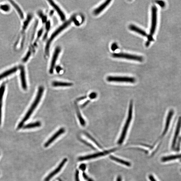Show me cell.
I'll use <instances>...</instances> for the list:
<instances>
[{"mask_svg": "<svg viewBox=\"0 0 181 181\" xmlns=\"http://www.w3.org/2000/svg\"><path fill=\"white\" fill-rule=\"evenodd\" d=\"M151 25L150 30L149 37H153L157 25V8L155 6H153L152 8Z\"/></svg>", "mask_w": 181, "mask_h": 181, "instance_id": "5b68a950", "label": "cell"}, {"mask_svg": "<svg viewBox=\"0 0 181 181\" xmlns=\"http://www.w3.org/2000/svg\"></svg>", "mask_w": 181, "mask_h": 181, "instance_id": "74e56055", "label": "cell"}, {"mask_svg": "<svg viewBox=\"0 0 181 181\" xmlns=\"http://www.w3.org/2000/svg\"><path fill=\"white\" fill-rule=\"evenodd\" d=\"M112 56L114 58L126 59L138 62L143 61V57L141 56L123 53H113Z\"/></svg>", "mask_w": 181, "mask_h": 181, "instance_id": "8992f818", "label": "cell"}, {"mask_svg": "<svg viewBox=\"0 0 181 181\" xmlns=\"http://www.w3.org/2000/svg\"><path fill=\"white\" fill-rule=\"evenodd\" d=\"M67 160L68 159L66 158L63 159L62 162L59 165L58 167L53 171L52 173L49 174V175L45 178L44 181H49L50 179H52L53 176H55L56 174L59 173L60 171L61 170L63 166L65 165Z\"/></svg>", "mask_w": 181, "mask_h": 181, "instance_id": "52a82bcc", "label": "cell"}, {"mask_svg": "<svg viewBox=\"0 0 181 181\" xmlns=\"http://www.w3.org/2000/svg\"><path fill=\"white\" fill-rule=\"evenodd\" d=\"M117 181H122V178L119 176L117 178Z\"/></svg>", "mask_w": 181, "mask_h": 181, "instance_id": "8d00e7d4", "label": "cell"}, {"mask_svg": "<svg viewBox=\"0 0 181 181\" xmlns=\"http://www.w3.org/2000/svg\"><path fill=\"white\" fill-rule=\"evenodd\" d=\"M110 158L115 161L120 163V164L123 165L128 166V167H130L131 165V164L129 162L123 160L122 159L118 158L116 157L111 156H110Z\"/></svg>", "mask_w": 181, "mask_h": 181, "instance_id": "7402d4cb", "label": "cell"}, {"mask_svg": "<svg viewBox=\"0 0 181 181\" xmlns=\"http://www.w3.org/2000/svg\"></svg>", "mask_w": 181, "mask_h": 181, "instance_id": "f35d334b", "label": "cell"}, {"mask_svg": "<svg viewBox=\"0 0 181 181\" xmlns=\"http://www.w3.org/2000/svg\"><path fill=\"white\" fill-rule=\"evenodd\" d=\"M2 102H0V125H1L2 117Z\"/></svg>", "mask_w": 181, "mask_h": 181, "instance_id": "f1b7e54d", "label": "cell"}, {"mask_svg": "<svg viewBox=\"0 0 181 181\" xmlns=\"http://www.w3.org/2000/svg\"><path fill=\"white\" fill-rule=\"evenodd\" d=\"M97 93L95 92H93L91 93L89 95V97L91 99H95L97 97Z\"/></svg>", "mask_w": 181, "mask_h": 181, "instance_id": "484cf974", "label": "cell"}, {"mask_svg": "<svg viewBox=\"0 0 181 181\" xmlns=\"http://www.w3.org/2000/svg\"><path fill=\"white\" fill-rule=\"evenodd\" d=\"M149 179L151 181H157L155 179V178L152 175H150L149 176Z\"/></svg>", "mask_w": 181, "mask_h": 181, "instance_id": "e575fe53", "label": "cell"}, {"mask_svg": "<svg viewBox=\"0 0 181 181\" xmlns=\"http://www.w3.org/2000/svg\"><path fill=\"white\" fill-rule=\"evenodd\" d=\"M173 113L174 111L173 110H171L169 112L167 117V119H166L164 131L163 132L162 137L164 136L165 134L167 133V132L168 130L169 127H170L171 121L172 118L173 116Z\"/></svg>", "mask_w": 181, "mask_h": 181, "instance_id": "8fae6325", "label": "cell"}, {"mask_svg": "<svg viewBox=\"0 0 181 181\" xmlns=\"http://www.w3.org/2000/svg\"><path fill=\"white\" fill-rule=\"evenodd\" d=\"M80 168L81 169V170H85V169L86 168V165L84 164H81L80 165Z\"/></svg>", "mask_w": 181, "mask_h": 181, "instance_id": "1f68e13d", "label": "cell"}, {"mask_svg": "<svg viewBox=\"0 0 181 181\" xmlns=\"http://www.w3.org/2000/svg\"><path fill=\"white\" fill-rule=\"evenodd\" d=\"M71 22V20H69L67 21V22L63 24V25L60 27L58 29H57L56 31L53 33L52 35L51 36L49 40H48L47 42L46 48H45V51H46V52L47 53H49V47L51 42H52L53 39L55 38L56 36L58 35L60 32H62L63 30H64V29H65L66 28H67V27L70 25Z\"/></svg>", "mask_w": 181, "mask_h": 181, "instance_id": "3957f363", "label": "cell"}, {"mask_svg": "<svg viewBox=\"0 0 181 181\" xmlns=\"http://www.w3.org/2000/svg\"><path fill=\"white\" fill-rule=\"evenodd\" d=\"M150 42H151L148 41L146 42V47H148L149 46V45L150 44Z\"/></svg>", "mask_w": 181, "mask_h": 181, "instance_id": "d590c367", "label": "cell"}, {"mask_svg": "<svg viewBox=\"0 0 181 181\" xmlns=\"http://www.w3.org/2000/svg\"><path fill=\"white\" fill-rule=\"evenodd\" d=\"M111 2V1H110V0L106 1L103 4L101 5L99 7L96 8L95 10L94 11V14L97 15L100 13L101 12L110 4Z\"/></svg>", "mask_w": 181, "mask_h": 181, "instance_id": "2e32d148", "label": "cell"}, {"mask_svg": "<svg viewBox=\"0 0 181 181\" xmlns=\"http://www.w3.org/2000/svg\"><path fill=\"white\" fill-rule=\"evenodd\" d=\"M87 98V97L86 96L81 97L78 98L77 99V100L78 101H80L86 99Z\"/></svg>", "mask_w": 181, "mask_h": 181, "instance_id": "d6a6232c", "label": "cell"}, {"mask_svg": "<svg viewBox=\"0 0 181 181\" xmlns=\"http://www.w3.org/2000/svg\"><path fill=\"white\" fill-rule=\"evenodd\" d=\"M61 51L60 48L59 47H57L54 51L53 54L52 60L49 69V72L50 74H52L53 73L54 69L56 65V63L57 58H58L59 54Z\"/></svg>", "mask_w": 181, "mask_h": 181, "instance_id": "ba28073f", "label": "cell"}, {"mask_svg": "<svg viewBox=\"0 0 181 181\" xmlns=\"http://www.w3.org/2000/svg\"><path fill=\"white\" fill-rule=\"evenodd\" d=\"M65 132V129L64 128H61L55 134H54L44 144L45 147H47L49 146V145L52 143L53 142L55 141L57 138H58L59 136L64 133Z\"/></svg>", "mask_w": 181, "mask_h": 181, "instance_id": "9c48e42d", "label": "cell"}, {"mask_svg": "<svg viewBox=\"0 0 181 181\" xmlns=\"http://www.w3.org/2000/svg\"><path fill=\"white\" fill-rule=\"evenodd\" d=\"M90 101L88 100L86 101V102H84V103L81 106V108H83L84 107H85L87 104H88L90 102Z\"/></svg>", "mask_w": 181, "mask_h": 181, "instance_id": "836d02e7", "label": "cell"}, {"mask_svg": "<svg viewBox=\"0 0 181 181\" xmlns=\"http://www.w3.org/2000/svg\"><path fill=\"white\" fill-rule=\"evenodd\" d=\"M20 77L23 88L24 90H27V86L26 79L25 69L23 66L20 67Z\"/></svg>", "mask_w": 181, "mask_h": 181, "instance_id": "7c38bea8", "label": "cell"}, {"mask_svg": "<svg viewBox=\"0 0 181 181\" xmlns=\"http://www.w3.org/2000/svg\"><path fill=\"white\" fill-rule=\"evenodd\" d=\"M41 125V122L38 121L33 123H30L23 126L24 129H29L35 128L39 127Z\"/></svg>", "mask_w": 181, "mask_h": 181, "instance_id": "ffe728a7", "label": "cell"}, {"mask_svg": "<svg viewBox=\"0 0 181 181\" xmlns=\"http://www.w3.org/2000/svg\"><path fill=\"white\" fill-rule=\"evenodd\" d=\"M107 81L110 82L127 83H134L136 80L134 78L126 76H108Z\"/></svg>", "mask_w": 181, "mask_h": 181, "instance_id": "277c9868", "label": "cell"}, {"mask_svg": "<svg viewBox=\"0 0 181 181\" xmlns=\"http://www.w3.org/2000/svg\"><path fill=\"white\" fill-rule=\"evenodd\" d=\"M17 70V68L15 67L4 72V73L0 75V80L2 79L3 78L7 77L8 75L14 73Z\"/></svg>", "mask_w": 181, "mask_h": 181, "instance_id": "ac0fdd59", "label": "cell"}, {"mask_svg": "<svg viewBox=\"0 0 181 181\" xmlns=\"http://www.w3.org/2000/svg\"><path fill=\"white\" fill-rule=\"evenodd\" d=\"M106 153H105V152H101L93 154L92 155H87L85 156L81 157L78 158V160L80 161H82L86 160L95 158L98 157H99L103 156Z\"/></svg>", "mask_w": 181, "mask_h": 181, "instance_id": "4fadbf2b", "label": "cell"}, {"mask_svg": "<svg viewBox=\"0 0 181 181\" xmlns=\"http://www.w3.org/2000/svg\"><path fill=\"white\" fill-rule=\"evenodd\" d=\"M118 48V46L117 44L115 43H113L111 45V49L113 51L116 50Z\"/></svg>", "mask_w": 181, "mask_h": 181, "instance_id": "83f0119b", "label": "cell"}, {"mask_svg": "<svg viewBox=\"0 0 181 181\" xmlns=\"http://www.w3.org/2000/svg\"><path fill=\"white\" fill-rule=\"evenodd\" d=\"M129 28L132 31L136 32L145 37H147L148 35L145 31L135 25H131L129 26Z\"/></svg>", "mask_w": 181, "mask_h": 181, "instance_id": "9a60e30c", "label": "cell"}, {"mask_svg": "<svg viewBox=\"0 0 181 181\" xmlns=\"http://www.w3.org/2000/svg\"><path fill=\"white\" fill-rule=\"evenodd\" d=\"M48 2H49L50 5L55 9V10L56 11L57 13L59 14L61 20L62 21H64L65 19V15L62 10H60V9L59 8L58 6L56 5L55 3L52 1H49Z\"/></svg>", "mask_w": 181, "mask_h": 181, "instance_id": "5bb4252c", "label": "cell"}, {"mask_svg": "<svg viewBox=\"0 0 181 181\" xmlns=\"http://www.w3.org/2000/svg\"><path fill=\"white\" fill-rule=\"evenodd\" d=\"M85 135L87 136V137L89 138L92 141L94 142L99 147H101L99 145V144L97 143L95 140L93 138H92L91 136L89 135L87 133H85Z\"/></svg>", "mask_w": 181, "mask_h": 181, "instance_id": "4316f807", "label": "cell"}, {"mask_svg": "<svg viewBox=\"0 0 181 181\" xmlns=\"http://www.w3.org/2000/svg\"><path fill=\"white\" fill-rule=\"evenodd\" d=\"M133 102L132 100L130 101L129 108L128 116L122 130L121 135L118 141V144H122L124 141L130 125L133 116Z\"/></svg>", "mask_w": 181, "mask_h": 181, "instance_id": "7a4b0ae2", "label": "cell"}, {"mask_svg": "<svg viewBox=\"0 0 181 181\" xmlns=\"http://www.w3.org/2000/svg\"><path fill=\"white\" fill-rule=\"evenodd\" d=\"M76 108L77 116L78 119H79L80 124L83 126H85L86 124L85 121L83 119L82 116H81L79 109H78V107L77 105H76Z\"/></svg>", "mask_w": 181, "mask_h": 181, "instance_id": "44dd1931", "label": "cell"}, {"mask_svg": "<svg viewBox=\"0 0 181 181\" xmlns=\"http://www.w3.org/2000/svg\"><path fill=\"white\" fill-rule=\"evenodd\" d=\"M181 158V154L174 155L165 157L161 159L162 162H165Z\"/></svg>", "mask_w": 181, "mask_h": 181, "instance_id": "d6986e66", "label": "cell"}, {"mask_svg": "<svg viewBox=\"0 0 181 181\" xmlns=\"http://www.w3.org/2000/svg\"><path fill=\"white\" fill-rule=\"evenodd\" d=\"M44 91V88L43 87L41 86L39 87L37 95L36 96L35 100L33 102L29 110L27 112L25 117H24L23 119L18 125L17 128L18 129L22 128L24 123L29 119L30 116H31L33 111H34L35 108L37 107L39 102H40Z\"/></svg>", "mask_w": 181, "mask_h": 181, "instance_id": "6da1fadb", "label": "cell"}, {"mask_svg": "<svg viewBox=\"0 0 181 181\" xmlns=\"http://www.w3.org/2000/svg\"><path fill=\"white\" fill-rule=\"evenodd\" d=\"M181 128V117L179 118L178 119L177 124L176 126V131H175L174 137L172 144V147L173 149L176 145L177 138L179 136L180 131Z\"/></svg>", "mask_w": 181, "mask_h": 181, "instance_id": "30bf717a", "label": "cell"}, {"mask_svg": "<svg viewBox=\"0 0 181 181\" xmlns=\"http://www.w3.org/2000/svg\"><path fill=\"white\" fill-rule=\"evenodd\" d=\"M5 89V86L3 84L0 87V102L2 101L3 96H4Z\"/></svg>", "mask_w": 181, "mask_h": 181, "instance_id": "cb8c5ba5", "label": "cell"}, {"mask_svg": "<svg viewBox=\"0 0 181 181\" xmlns=\"http://www.w3.org/2000/svg\"><path fill=\"white\" fill-rule=\"evenodd\" d=\"M72 83L61 82V81H54L52 83V85L54 87H70L73 85Z\"/></svg>", "mask_w": 181, "mask_h": 181, "instance_id": "e0dca14e", "label": "cell"}, {"mask_svg": "<svg viewBox=\"0 0 181 181\" xmlns=\"http://www.w3.org/2000/svg\"><path fill=\"white\" fill-rule=\"evenodd\" d=\"M75 180L76 181H80L79 178V171L77 170L75 174Z\"/></svg>", "mask_w": 181, "mask_h": 181, "instance_id": "4dcf8cb0", "label": "cell"}, {"mask_svg": "<svg viewBox=\"0 0 181 181\" xmlns=\"http://www.w3.org/2000/svg\"><path fill=\"white\" fill-rule=\"evenodd\" d=\"M0 8L1 10L4 11H8L10 10V7L7 5H2L0 6Z\"/></svg>", "mask_w": 181, "mask_h": 181, "instance_id": "d4e9b609", "label": "cell"}, {"mask_svg": "<svg viewBox=\"0 0 181 181\" xmlns=\"http://www.w3.org/2000/svg\"><path fill=\"white\" fill-rule=\"evenodd\" d=\"M10 2H11V4L13 5L15 8L16 9L18 13H19L21 17L23 19L24 18V15L23 12L21 11L20 8L19 7V6H18L16 4H15V3L13 1H10Z\"/></svg>", "mask_w": 181, "mask_h": 181, "instance_id": "603a6c76", "label": "cell"}, {"mask_svg": "<svg viewBox=\"0 0 181 181\" xmlns=\"http://www.w3.org/2000/svg\"><path fill=\"white\" fill-rule=\"evenodd\" d=\"M156 3L159 5L161 7H164L165 6V3L164 2L162 1H157Z\"/></svg>", "mask_w": 181, "mask_h": 181, "instance_id": "f546056e", "label": "cell"}]
</instances>
